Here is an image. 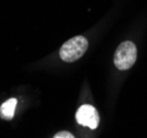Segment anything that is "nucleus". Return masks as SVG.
Returning <instances> with one entry per match:
<instances>
[{
    "instance_id": "nucleus-3",
    "label": "nucleus",
    "mask_w": 147,
    "mask_h": 138,
    "mask_svg": "<svg viewBox=\"0 0 147 138\" xmlns=\"http://www.w3.org/2000/svg\"><path fill=\"white\" fill-rule=\"evenodd\" d=\"M76 120L78 122V124L82 126H88L91 129H96L98 127L100 117H99L98 111L93 106L89 104H85L78 108L76 113Z\"/></svg>"
},
{
    "instance_id": "nucleus-4",
    "label": "nucleus",
    "mask_w": 147,
    "mask_h": 138,
    "mask_svg": "<svg viewBox=\"0 0 147 138\" xmlns=\"http://www.w3.org/2000/svg\"><path fill=\"white\" fill-rule=\"evenodd\" d=\"M17 99H9L0 106V117L3 120H10L13 118L14 110L17 106Z\"/></svg>"
},
{
    "instance_id": "nucleus-5",
    "label": "nucleus",
    "mask_w": 147,
    "mask_h": 138,
    "mask_svg": "<svg viewBox=\"0 0 147 138\" xmlns=\"http://www.w3.org/2000/svg\"><path fill=\"white\" fill-rule=\"evenodd\" d=\"M53 138H75V137L68 132H59L57 133Z\"/></svg>"
},
{
    "instance_id": "nucleus-2",
    "label": "nucleus",
    "mask_w": 147,
    "mask_h": 138,
    "mask_svg": "<svg viewBox=\"0 0 147 138\" xmlns=\"http://www.w3.org/2000/svg\"><path fill=\"white\" fill-rule=\"evenodd\" d=\"M137 58V49L133 42H123L119 45L114 54V65L120 70H127Z\"/></svg>"
},
{
    "instance_id": "nucleus-1",
    "label": "nucleus",
    "mask_w": 147,
    "mask_h": 138,
    "mask_svg": "<svg viewBox=\"0 0 147 138\" xmlns=\"http://www.w3.org/2000/svg\"><path fill=\"white\" fill-rule=\"evenodd\" d=\"M88 48V41L85 36H75L61 45L59 56L66 63H74L82 57Z\"/></svg>"
}]
</instances>
